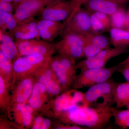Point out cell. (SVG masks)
<instances>
[{"instance_id": "cell-1", "label": "cell", "mask_w": 129, "mask_h": 129, "mask_svg": "<svg viewBox=\"0 0 129 129\" xmlns=\"http://www.w3.org/2000/svg\"><path fill=\"white\" fill-rule=\"evenodd\" d=\"M112 107L74 106L57 117L64 124L75 125L85 129H102L108 127L112 117Z\"/></svg>"}, {"instance_id": "cell-2", "label": "cell", "mask_w": 129, "mask_h": 129, "mask_svg": "<svg viewBox=\"0 0 129 129\" xmlns=\"http://www.w3.org/2000/svg\"><path fill=\"white\" fill-rule=\"evenodd\" d=\"M121 66L119 64L109 68L91 69L81 71L76 75L72 84L73 89L92 87L105 82L111 79V77Z\"/></svg>"}, {"instance_id": "cell-3", "label": "cell", "mask_w": 129, "mask_h": 129, "mask_svg": "<svg viewBox=\"0 0 129 129\" xmlns=\"http://www.w3.org/2000/svg\"><path fill=\"white\" fill-rule=\"evenodd\" d=\"M118 83L109 80L89 88L84 93L83 107L96 106L102 99L105 104L112 106L114 102V91Z\"/></svg>"}, {"instance_id": "cell-4", "label": "cell", "mask_w": 129, "mask_h": 129, "mask_svg": "<svg viewBox=\"0 0 129 129\" xmlns=\"http://www.w3.org/2000/svg\"><path fill=\"white\" fill-rule=\"evenodd\" d=\"M62 39L55 44L56 50L59 55L76 61L84 57V41L81 35L74 33L62 35Z\"/></svg>"}, {"instance_id": "cell-5", "label": "cell", "mask_w": 129, "mask_h": 129, "mask_svg": "<svg viewBox=\"0 0 129 129\" xmlns=\"http://www.w3.org/2000/svg\"><path fill=\"white\" fill-rule=\"evenodd\" d=\"M127 47L109 48L102 50L91 57L86 58L76 64L78 69L81 71L91 69L105 68L109 60L127 52Z\"/></svg>"}, {"instance_id": "cell-6", "label": "cell", "mask_w": 129, "mask_h": 129, "mask_svg": "<svg viewBox=\"0 0 129 129\" xmlns=\"http://www.w3.org/2000/svg\"><path fill=\"white\" fill-rule=\"evenodd\" d=\"M16 46L21 56L35 54L52 56L56 50L55 45L37 39L16 40Z\"/></svg>"}, {"instance_id": "cell-7", "label": "cell", "mask_w": 129, "mask_h": 129, "mask_svg": "<svg viewBox=\"0 0 129 129\" xmlns=\"http://www.w3.org/2000/svg\"><path fill=\"white\" fill-rule=\"evenodd\" d=\"M76 89H69L62 92L55 99L49 101L42 111L46 112L52 110V115L55 118L74 106H79L75 97Z\"/></svg>"}, {"instance_id": "cell-8", "label": "cell", "mask_w": 129, "mask_h": 129, "mask_svg": "<svg viewBox=\"0 0 129 129\" xmlns=\"http://www.w3.org/2000/svg\"><path fill=\"white\" fill-rule=\"evenodd\" d=\"M53 0H23L16 7L13 16L18 24L40 14Z\"/></svg>"}, {"instance_id": "cell-9", "label": "cell", "mask_w": 129, "mask_h": 129, "mask_svg": "<svg viewBox=\"0 0 129 129\" xmlns=\"http://www.w3.org/2000/svg\"><path fill=\"white\" fill-rule=\"evenodd\" d=\"M34 75L36 80L44 86L50 98H53L61 94V84L50 63L39 68Z\"/></svg>"}, {"instance_id": "cell-10", "label": "cell", "mask_w": 129, "mask_h": 129, "mask_svg": "<svg viewBox=\"0 0 129 129\" xmlns=\"http://www.w3.org/2000/svg\"><path fill=\"white\" fill-rule=\"evenodd\" d=\"M72 12L70 1H52L47 5L39 15L41 19L61 22L68 18Z\"/></svg>"}, {"instance_id": "cell-11", "label": "cell", "mask_w": 129, "mask_h": 129, "mask_svg": "<svg viewBox=\"0 0 129 129\" xmlns=\"http://www.w3.org/2000/svg\"><path fill=\"white\" fill-rule=\"evenodd\" d=\"M36 81V79L34 75H32L22 77L16 81L11 90L12 99L10 110L11 107L14 103H28L32 94Z\"/></svg>"}, {"instance_id": "cell-12", "label": "cell", "mask_w": 129, "mask_h": 129, "mask_svg": "<svg viewBox=\"0 0 129 129\" xmlns=\"http://www.w3.org/2000/svg\"><path fill=\"white\" fill-rule=\"evenodd\" d=\"M90 13L88 10L82 9L77 12L64 26L62 34L70 32L80 35L92 33Z\"/></svg>"}, {"instance_id": "cell-13", "label": "cell", "mask_w": 129, "mask_h": 129, "mask_svg": "<svg viewBox=\"0 0 129 129\" xmlns=\"http://www.w3.org/2000/svg\"><path fill=\"white\" fill-rule=\"evenodd\" d=\"M11 110L16 124L19 128H28L31 126L36 112L28 103H14Z\"/></svg>"}, {"instance_id": "cell-14", "label": "cell", "mask_w": 129, "mask_h": 129, "mask_svg": "<svg viewBox=\"0 0 129 129\" xmlns=\"http://www.w3.org/2000/svg\"><path fill=\"white\" fill-rule=\"evenodd\" d=\"M16 40L40 39L38 21L34 18L29 19L18 24L12 31H9Z\"/></svg>"}, {"instance_id": "cell-15", "label": "cell", "mask_w": 129, "mask_h": 129, "mask_svg": "<svg viewBox=\"0 0 129 129\" xmlns=\"http://www.w3.org/2000/svg\"><path fill=\"white\" fill-rule=\"evenodd\" d=\"M64 24L61 22L41 19L38 21V28L40 37L47 41H52L62 34Z\"/></svg>"}, {"instance_id": "cell-16", "label": "cell", "mask_w": 129, "mask_h": 129, "mask_svg": "<svg viewBox=\"0 0 129 129\" xmlns=\"http://www.w3.org/2000/svg\"><path fill=\"white\" fill-rule=\"evenodd\" d=\"M13 79L11 90L18 80L22 77L34 75L35 72L41 67L32 64L26 59L25 56H22L13 61Z\"/></svg>"}, {"instance_id": "cell-17", "label": "cell", "mask_w": 129, "mask_h": 129, "mask_svg": "<svg viewBox=\"0 0 129 129\" xmlns=\"http://www.w3.org/2000/svg\"><path fill=\"white\" fill-rule=\"evenodd\" d=\"M50 65L61 84L62 93L70 89L75 78L60 63L56 56L52 57Z\"/></svg>"}, {"instance_id": "cell-18", "label": "cell", "mask_w": 129, "mask_h": 129, "mask_svg": "<svg viewBox=\"0 0 129 129\" xmlns=\"http://www.w3.org/2000/svg\"><path fill=\"white\" fill-rule=\"evenodd\" d=\"M50 98L44 86L36 79L28 103L36 112L41 111L49 101Z\"/></svg>"}, {"instance_id": "cell-19", "label": "cell", "mask_w": 129, "mask_h": 129, "mask_svg": "<svg viewBox=\"0 0 129 129\" xmlns=\"http://www.w3.org/2000/svg\"><path fill=\"white\" fill-rule=\"evenodd\" d=\"M85 5L86 10L90 12H100L109 16L120 7L114 0H90Z\"/></svg>"}, {"instance_id": "cell-20", "label": "cell", "mask_w": 129, "mask_h": 129, "mask_svg": "<svg viewBox=\"0 0 129 129\" xmlns=\"http://www.w3.org/2000/svg\"><path fill=\"white\" fill-rule=\"evenodd\" d=\"M0 34V51L3 53L12 61L21 56L11 34L1 29Z\"/></svg>"}, {"instance_id": "cell-21", "label": "cell", "mask_w": 129, "mask_h": 129, "mask_svg": "<svg viewBox=\"0 0 129 129\" xmlns=\"http://www.w3.org/2000/svg\"><path fill=\"white\" fill-rule=\"evenodd\" d=\"M114 102L115 108L120 109L126 107L129 104V81L118 83L114 93Z\"/></svg>"}, {"instance_id": "cell-22", "label": "cell", "mask_w": 129, "mask_h": 129, "mask_svg": "<svg viewBox=\"0 0 129 129\" xmlns=\"http://www.w3.org/2000/svg\"><path fill=\"white\" fill-rule=\"evenodd\" d=\"M0 75L4 79L7 85L11 90L13 79V61L6 57L1 51Z\"/></svg>"}, {"instance_id": "cell-23", "label": "cell", "mask_w": 129, "mask_h": 129, "mask_svg": "<svg viewBox=\"0 0 129 129\" xmlns=\"http://www.w3.org/2000/svg\"><path fill=\"white\" fill-rule=\"evenodd\" d=\"M10 90L2 76L0 75V108L1 111L7 113L9 118H12L10 114V106L11 102V95L9 94Z\"/></svg>"}, {"instance_id": "cell-24", "label": "cell", "mask_w": 129, "mask_h": 129, "mask_svg": "<svg viewBox=\"0 0 129 129\" xmlns=\"http://www.w3.org/2000/svg\"><path fill=\"white\" fill-rule=\"evenodd\" d=\"M111 44L115 47L129 46V30L111 28L110 30Z\"/></svg>"}, {"instance_id": "cell-25", "label": "cell", "mask_w": 129, "mask_h": 129, "mask_svg": "<svg viewBox=\"0 0 129 129\" xmlns=\"http://www.w3.org/2000/svg\"><path fill=\"white\" fill-rule=\"evenodd\" d=\"M110 17L111 28L129 30V19L127 12L123 8L120 7Z\"/></svg>"}, {"instance_id": "cell-26", "label": "cell", "mask_w": 129, "mask_h": 129, "mask_svg": "<svg viewBox=\"0 0 129 129\" xmlns=\"http://www.w3.org/2000/svg\"><path fill=\"white\" fill-rule=\"evenodd\" d=\"M111 111L114 119V124L122 129L129 128V110H120L111 107Z\"/></svg>"}, {"instance_id": "cell-27", "label": "cell", "mask_w": 129, "mask_h": 129, "mask_svg": "<svg viewBox=\"0 0 129 129\" xmlns=\"http://www.w3.org/2000/svg\"><path fill=\"white\" fill-rule=\"evenodd\" d=\"M18 25L13 14L0 11V27L5 32L7 29L9 31L14 29Z\"/></svg>"}, {"instance_id": "cell-28", "label": "cell", "mask_w": 129, "mask_h": 129, "mask_svg": "<svg viewBox=\"0 0 129 129\" xmlns=\"http://www.w3.org/2000/svg\"><path fill=\"white\" fill-rule=\"evenodd\" d=\"M81 35L83 36L102 50L110 47L111 43L109 40L106 36L102 35L87 33Z\"/></svg>"}, {"instance_id": "cell-29", "label": "cell", "mask_w": 129, "mask_h": 129, "mask_svg": "<svg viewBox=\"0 0 129 129\" xmlns=\"http://www.w3.org/2000/svg\"><path fill=\"white\" fill-rule=\"evenodd\" d=\"M81 36L83 37L84 41L83 47L84 57H85L86 58L92 57L102 51L99 47L92 44L83 36Z\"/></svg>"}, {"instance_id": "cell-30", "label": "cell", "mask_w": 129, "mask_h": 129, "mask_svg": "<svg viewBox=\"0 0 129 129\" xmlns=\"http://www.w3.org/2000/svg\"><path fill=\"white\" fill-rule=\"evenodd\" d=\"M90 23L92 34L96 35H101L106 32L102 24L97 17L94 13H90Z\"/></svg>"}, {"instance_id": "cell-31", "label": "cell", "mask_w": 129, "mask_h": 129, "mask_svg": "<svg viewBox=\"0 0 129 129\" xmlns=\"http://www.w3.org/2000/svg\"><path fill=\"white\" fill-rule=\"evenodd\" d=\"M89 1L90 0H72L70 1L72 8V12L69 17L67 18L64 23H63L64 26L70 21L74 14L81 9V6L83 5H86Z\"/></svg>"}, {"instance_id": "cell-32", "label": "cell", "mask_w": 129, "mask_h": 129, "mask_svg": "<svg viewBox=\"0 0 129 129\" xmlns=\"http://www.w3.org/2000/svg\"><path fill=\"white\" fill-rule=\"evenodd\" d=\"M93 13H94L97 17L102 24L106 31H110L111 28L110 16L100 12H95Z\"/></svg>"}, {"instance_id": "cell-33", "label": "cell", "mask_w": 129, "mask_h": 129, "mask_svg": "<svg viewBox=\"0 0 129 129\" xmlns=\"http://www.w3.org/2000/svg\"><path fill=\"white\" fill-rule=\"evenodd\" d=\"M15 5H12L11 3L0 2V11L13 14L14 9H16Z\"/></svg>"}, {"instance_id": "cell-34", "label": "cell", "mask_w": 129, "mask_h": 129, "mask_svg": "<svg viewBox=\"0 0 129 129\" xmlns=\"http://www.w3.org/2000/svg\"><path fill=\"white\" fill-rule=\"evenodd\" d=\"M44 118L42 116L38 115L34 118L31 128L33 129H41L42 123Z\"/></svg>"}, {"instance_id": "cell-35", "label": "cell", "mask_w": 129, "mask_h": 129, "mask_svg": "<svg viewBox=\"0 0 129 129\" xmlns=\"http://www.w3.org/2000/svg\"><path fill=\"white\" fill-rule=\"evenodd\" d=\"M127 81H129V63L121 66L118 70Z\"/></svg>"}, {"instance_id": "cell-36", "label": "cell", "mask_w": 129, "mask_h": 129, "mask_svg": "<svg viewBox=\"0 0 129 129\" xmlns=\"http://www.w3.org/2000/svg\"><path fill=\"white\" fill-rule=\"evenodd\" d=\"M63 125L58 124L56 125L55 128L57 129H85L81 126H78V125H72L67 124Z\"/></svg>"}, {"instance_id": "cell-37", "label": "cell", "mask_w": 129, "mask_h": 129, "mask_svg": "<svg viewBox=\"0 0 129 129\" xmlns=\"http://www.w3.org/2000/svg\"><path fill=\"white\" fill-rule=\"evenodd\" d=\"M51 121L49 118L44 119L42 123L41 129H48L50 128Z\"/></svg>"}, {"instance_id": "cell-38", "label": "cell", "mask_w": 129, "mask_h": 129, "mask_svg": "<svg viewBox=\"0 0 129 129\" xmlns=\"http://www.w3.org/2000/svg\"><path fill=\"white\" fill-rule=\"evenodd\" d=\"M128 63H129V55L126 58H125L123 61L119 63V64H120L121 67V66H123V65L128 64Z\"/></svg>"}, {"instance_id": "cell-39", "label": "cell", "mask_w": 129, "mask_h": 129, "mask_svg": "<svg viewBox=\"0 0 129 129\" xmlns=\"http://www.w3.org/2000/svg\"><path fill=\"white\" fill-rule=\"evenodd\" d=\"M114 1L117 3L120 6L125 4L129 2V0H114Z\"/></svg>"}, {"instance_id": "cell-40", "label": "cell", "mask_w": 129, "mask_h": 129, "mask_svg": "<svg viewBox=\"0 0 129 129\" xmlns=\"http://www.w3.org/2000/svg\"><path fill=\"white\" fill-rule=\"evenodd\" d=\"M23 1V0H13V2L15 3L14 5H16V7H17L18 4Z\"/></svg>"}, {"instance_id": "cell-41", "label": "cell", "mask_w": 129, "mask_h": 129, "mask_svg": "<svg viewBox=\"0 0 129 129\" xmlns=\"http://www.w3.org/2000/svg\"><path fill=\"white\" fill-rule=\"evenodd\" d=\"M0 2H3L11 3L13 2V0H0Z\"/></svg>"}, {"instance_id": "cell-42", "label": "cell", "mask_w": 129, "mask_h": 129, "mask_svg": "<svg viewBox=\"0 0 129 129\" xmlns=\"http://www.w3.org/2000/svg\"><path fill=\"white\" fill-rule=\"evenodd\" d=\"M127 16H128V18L129 20V10L128 11V12H127Z\"/></svg>"}, {"instance_id": "cell-43", "label": "cell", "mask_w": 129, "mask_h": 129, "mask_svg": "<svg viewBox=\"0 0 129 129\" xmlns=\"http://www.w3.org/2000/svg\"><path fill=\"white\" fill-rule=\"evenodd\" d=\"M126 108H127V109H129V104H128V106H126Z\"/></svg>"}, {"instance_id": "cell-44", "label": "cell", "mask_w": 129, "mask_h": 129, "mask_svg": "<svg viewBox=\"0 0 129 129\" xmlns=\"http://www.w3.org/2000/svg\"><path fill=\"white\" fill-rule=\"evenodd\" d=\"M55 1H63V0H55Z\"/></svg>"}]
</instances>
